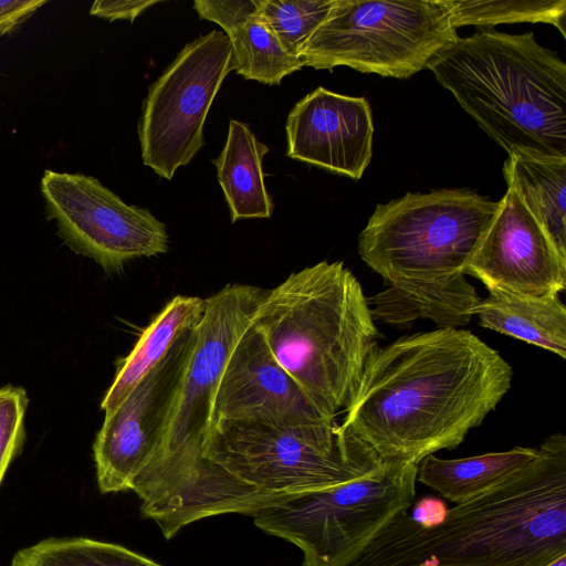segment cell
Listing matches in <instances>:
<instances>
[{
	"label": "cell",
	"mask_w": 566,
	"mask_h": 566,
	"mask_svg": "<svg viewBox=\"0 0 566 566\" xmlns=\"http://www.w3.org/2000/svg\"><path fill=\"white\" fill-rule=\"evenodd\" d=\"M513 369L469 331L401 337L370 355L337 430L382 462L458 447L511 388Z\"/></svg>",
	"instance_id": "cell-1"
},
{
	"label": "cell",
	"mask_w": 566,
	"mask_h": 566,
	"mask_svg": "<svg viewBox=\"0 0 566 566\" xmlns=\"http://www.w3.org/2000/svg\"><path fill=\"white\" fill-rule=\"evenodd\" d=\"M566 554V438L549 436L520 473L426 528L392 517L347 566H546Z\"/></svg>",
	"instance_id": "cell-2"
},
{
	"label": "cell",
	"mask_w": 566,
	"mask_h": 566,
	"mask_svg": "<svg viewBox=\"0 0 566 566\" xmlns=\"http://www.w3.org/2000/svg\"><path fill=\"white\" fill-rule=\"evenodd\" d=\"M253 325L332 419L348 406L380 336L361 285L342 261L293 272L264 291Z\"/></svg>",
	"instance_id": "cell-3"
},
{
	"label": "cell",
	"mask_w": 566,
	"mask_h": 566,
	"mask_svg": "<svg viewBox=\"0 0 566 566\" xmlns=\"http://www.w3.org/2000/svg\"><path fill=\"white\" fill-rule=\"evenodd\" d=\"M427 67L507 154L566 158V64L533 32L458 35Z\"/></svg>",
	"instance_id": "cell-4"
},
{
	"label": "cell",
	"mask_w": 566,
	"mask_h": 566,
	"mask_svg": "<svg viewBox=\"0 0 566 566\" xmlns=\"http://www.w3.org/2000/svg\"><path fill=\"white\" fill-rule=\"evenodd\" d=\"M263 293L258 286L228 284L206 298L159 448L133 484L144 516L154 521L167 511L203 461L220 379L234 347L252 325Z\"/></svg>",
	"instance_id": "cell-5"
},
{
	"label": "cell",
	"mask_w": 566,
	"mask_h": 566,
	"mask_svg": "<svg viewBox=\"0 0 566 566\" xmlns=\"http://www.w3.org/2000/svg\"><path fill=\"white\" fill-rule=\"evenodd\" d=\"M499 207L468 189L408 192L377 205L359 234V255L388 283L464 274Z\"/></svg>",
	"instance_id": "cell-6"
},
{
	"label": "cell",
	"mask_w": 566,
	"mask_h": 566,
	"mask_svg": "<svg viewBox=\"0 0 566 566\" xmlns=\"http://www.w3.org/2000/svg\"><path fill=\"white\" fill-rule=\"evenodd\" d=\"M203 457L247 485L270 495L319 491L381 469L369 448L337 424H210Z\"/></svg>",
	"instance_id": "cell-7"
},
{
	"label": "cell",
	"mask_w": 566,
	"mask_h": 566,
	"mask_svg": "<svg viewBox=\"0 0 566 566\" xmlns=\"http://www.w3.org/2000/svg\"><path fill=\"white\" fill-rule=\"evenodd\" d=\"M418 465L385 462L334 488L286 494L250 515L258 527L296 545L303 566H347L415 501Z\"/></svg>",
	"instance_id": "cell-8"
},
{
	"label": "cell",
	"mask_w": 566,
	"mask_h": 566,
	"mask_svg": "<svg viewBox=\"0 0 566 566\" xmlns=\"http://www.w3.org/2000/svg\"><path fill=\"white\" fill-rule=\"evenodd\" d=\"M457 36L447 0H335L300 57L316 70L408 78Z\"/></svg>",
	"instance_id": "cell-9"
},
{
	"label": "cell",
	"mask_w": 566,
	"mask_h": 566,
	"mask_svg": "<svg viewBox=\"0 0 566 566\" xmlns=\"http://www.w3.org/2000/svg\"><path fill=\"white\" fill-rule=\"evenodd\" d=\"M232 65L224 32L212 30L187 43L149 86L138 122L142 159L170 180L202 148L203 124Z\"/></svg>",
	"instance_id": "cell-10"
},
{
	"label": "cell",
	"mask_w": 566,
	"mask_h": 566,
	"mask_svg": "<svg viewBox=\"0 0 566 566\" xmlns=\"http://www.w3.org/2000/svg\"><path fill=\"white\" fill-rule=\"evenodd\" d=\"M40 190L46 218L55 221L63 242L107 273L168 251L166 226L149 210L124 202L95 177L46 169Z\"/></svg>",
	"instance_id": "cell-11"
},
{
	"label": "cell",
	"mask_w": 566,
	"mask_h": 566,
	"mask_svg": "<svg viewBox=\"0 0 566 566\" xmlns=\"http://www.w3.org/2000/svg\"><path fill=\"white\" fill-rule=\"evenodd\" d=\"M195 328L179 338L114 411L105 415L93 446L102 493L132 490L154 458L193 345Z\"/></svg>",
	"instance_id": "cell-12"
},
{
	"label": "cell",
	"mask_w": 566,
	"mask_h": 566,
	"mask_svg": "<svg viewBox=\"0 0 566 566\" xmlns=\"http://www.w3.org/2000/svg\"><path fill=\"white\" fill-rule=\"evenodd\" d=\"M465 274L480 280L488 291L528 297L559 295L566 287V255L507 188Z\"/></svg>",
	"instance_id": "cell-13"
},
{
	"label": "cell",
	"mask_w": 566,
	"mask_h": 566,
	"mask_svg": "<svg viewBox=\"0 0 566 566\" xmlns=\"http://www.w3.org/2000/svg\"><path fill=\"white\" fill-rule=\"evenodd\" d=\"M219 421L334 423L276 361L253 323L234 347L220 379L210 424Z\"/></svg>",
	"instance_id": "cell-14"
},
{
	"label": "cell",
	"mask_w": 566,
	"mask_h": 566,
	"mask_svg": "<svg viewBox=\"0 0 566 566\" xmlns=\"http://www.w3.org/2000/svg\"><path fill=\"white\" fill-rule=\"evenodd\" d=\"M286 156L359 179L373 155L371 109L364 97L322 86L300 99L286 119Z\"/></svg>",
	"instance_id": "cell-15"
},
{
	"label": "cell",
	"mask_w": 566,
	"mask_h": 566,
	"mask_svg": "<svg viewBox=\"0 0 566 566\" xmlns=\"http://www.w3.org/2000/svg\"><path fill=\"white\" fill-rule=\"evenodd\" d=\"M479 301L464 274L389 283L385 290L367 297L374 321L399 328H407L417 319H430L440 328H458L471 322Z\"/></svg>",
	"instance_id": "cell-16"
},
{
	"label": "cell",
	"mask_w": 566,
	"mask_h": 566,
	"mask_svg": "<svg viewBox=\"0 0 566 566\" xmlns=\"http://www.w3.org/2000/svg\"><path fill=\"white\" fill-rule=\"evenodd\" d=\"M205 310L206 298L198 296L177 295L166 304L118 363L115 378L101 402L105 415L114 411L179 338L198 325Z\"/></svg>",
	"instance_id": "cell-17"
},
{
	"label": "cell",
	"mask_w": 566,
	"mask_h": 566,
	"mask_svg": "<svg viewBox=\"0 0 566 566\" xmlns=\"http://www.w3.org/2000/svg\"><path fill=\"white\" fill-rule=\"evenodd\" d=\"M472 315L482 327L566 358V308L559 295L528 297L489 291Z\"/></svg>",
	"instance_id": "cell-18"
},
{
	"label": "cell",
	"mask_w": 566,
	"mask_h": 566,
	"mask_svg": "<svg viewBox=\"0 0 566 566\" xmlns=\"http://www.w3.org/2000/svg\"><path fill=\"white\" fill-rule=\"evenodd\" d=\"M536 455L537 449L525 447L451 460L429 454L418 464L417 480L457 505L504 484Z\"/></svg>",
	"instance_id": "cell-19"
},
{
	"label": "cell",
	"mask_w": 566,
	"mask_h": 566,
	"mask_svg": "<svg viewBox=\"0 0 566 566\" xmlns=\"http://www.w3.org/2000/svg\"><path fill=\"white\" fill-rule=\"evenodd\" d=\"M268 151L269 147L258 140L245 123L230 119L224 147L212 163L232 222L271 217L273 202L264 185L262 168Z\"/></svg>",
	"instance_id": "cell-20"
},
{
	"label": "cell",
	"mask_w": 566,
	"mask_h": 566,
	"mask_svg": "<svg viewBox=\"0 0 566 566\" xmlns=\"http://www.w3.org/2000/svg\"><path fill=\"white\" fill-rule=\"evenodd\" d=\"M503 174L507 188L566 255V158L512 153Z\"/></svg>",
	"instance_id": "cell-21"
},
{
	"label": "cell",
	"mask_w": 566,
	"mask_h": 566,
	"mask_svg": "<svg viewBox=\"0 0 566 566\" xmlns=\"http://www.w3.org/2000/svg\"><path fill=\"white\" fill-rule=\"evenodd\" d=\"M232 48L233 70L247 80L280 84L282 78L304 64L279 43L256 13L226 33Z\"/></svg>",
	"instance_id": "cell-22"
},
{
	"label": "cell",
	"mask_w": 566,
	"mask_h": 566,
	"mask_svg": "<svg viewBox=\"0 0 566 566\" xmlns=\"http://www.w3.org/2000/svg\"><path fill=\"white\" fill-rule=\"evenodd\" d=\"M11 566H161L124 546L85 537L48 538L19 551Z\"/></svg>",
	"instance_id": "cell-23"
},
{
	"label": "cell",
	"mask_w": 566,
	"mask_h": 566,
	"mask_svg": "<svg viewBox=\"0 0 566 566\" xmlns=\"http://www.w3.org/2000/svg\"><path fill=\"white\" fill-rule=\"evenodd\" d=\"M453 27L489 29L500 23L543 22L566 36L565 0H447Z\"/></svg>",
	"instance_id": "cell-24"
},
{
	"label": "cell",
	"mask_w": 566,
	"mask_h": 566,
	"mask_svg": "<svg viewBox=\"0 0 566 566\" xmlns=\"http://www.w3.org/2000/svg\"><path fill=\"white\" fill-rule=\"evenodd\" d=\"M335 0H259L256 15L291 55L303 48L326 19Z\"/></svg>",
	"instance_id": "cell-25"
},
{
	"label": "cell",
	"mask_w": 566,
	"mask_h": 566,
	"mask_svg": "<svg viewBox=\"0 0 566 566\" xmlns=\"http://www.w3.org/2000/svg\"><path fill=\"white\" fill-rule=\"evenodd\" d=\"M28 402L27 391L22 387L7 385L0 388V485L25 439Z\"/></svg>",
	"instance_id": "cell-26"
},
{
	"label": "cell",
	"mask_w": 566,
	"mask_h": 566,
	"mask_svg": "<svg viewBox=\"0 0 566 566\" xmlns=\"http://www.w3.org/2000/svg\"><path fill=\"white\" fill-rule=\"evenodd\" d=\"M193 8L200 19L216 22L227 33L256 13L259 0H196Z\"/></svg>",
	"instance_id": "cell-27"
},
{
	"label": "cell",
	"mask_w": 566,
	"mask_h": 566,
	"mask_svg": "<svg viewBox=\"0 0 566 566\" xmlns=\"http://www.w3.org/2000/svg\"><path fill=\"white\" fill-rule=\"evenodd\" d=\"M159 2L160 0H98L92 4L90 13L108 21L133 22L143 11Z\"/></svg>",
	"instance_id": "cell-28"
},
{
	"label": "cell",
	"mask_w": 566,
	"mask_h": 566,
	"mask_svg": "<svg viewBox=\"0 0 566 566\" xmlns=\"http://www.w3.org/2000/svg\"><path fill=\"white\" fill-rule=\"evenodd\" d=\"M46 2L45 0H0V35L17 30Z\"/></svg>",
	"instance_id": "cell-29"
},
{
	"label": "cell",
	"mask_w": 566,
	"mask_h": 566,
	"mask_svg": "<svg viewBox=\"0 0 566 566\" xmlns=\"http://www.w3.org/2000/svg\"><path fill=\"white\" fill-rule=\"evenodd\" d=\"M444 503L432 496L420 499L413 509L412 520L422 527L430 528L443 522L447 515Z\"/></svg>",
	"instance_id": "cell-30"
},
{
	"label": "cell",
	"mask_w": 566,
	"mask_h": 566,
	"mask_svg": "<svg viewBox=\"0 0 566 566\" xmlns=\"http://www.w3.org/2000/svg\"><path fill=\"white\" fill-rule=\"evenodd\" d=\"M546 566H566V554L560 555Z\"/></svg>",
	"instance_id": "cell-31"
}]
</instances>
